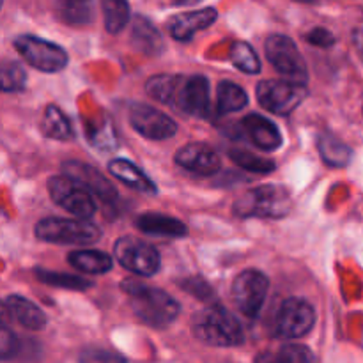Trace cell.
Wrapping results in <instances>:
<instances>
[{
  "label": "cell",
  "instance_id": "cell-33",
  "mask_svg": "<svg viewBox=\"0 0 363 363\" xmlns=\"http://www.w3.org/2000/svg\"><path fill=\"white\" fill-rule=\"evenodd\" d=\"M35 277L39 279V282L48 284V286L64 287V289H87V287L92 286L89 280L80 279V277L66 275V273L46 272V269H35Z\"/></svg>",
  "mask_w": 363,
  "mask_h": 363
},
{
  "label": "cell",
  "instance_id": "cell-13",
  "mask_svg": "<svg viewBox=\"0 0 363 363\" xmlns=\"http://www.w3.org/2000/svg\"><path fill=\"white\" fill-rule=\"evenodd\" d=\"M130 124L137 133L149 140H167L177 133V124L172 117L145 103L131 105Z\"/></svg>",
  "mask_w": 363,
  "mask_h": 363
},
{
  "label": "cell",
  "instance_id": "cell-22",
  "mask_svg": "<svg viewBox=\"0 0 363 363\" xmlns=\"http://www.w3.org/2000/svg\"><path fill=\"white\" fill-rule=\"evenodd\" d=\"M67 262L89 275H105L113 268L112 257L99 250H74L67 255Z\"/></svg>",
  "mask_w": 363,
  "mask_h": 363
},
{
  "label": "cell",
  "instance_id": "cell-37",
  "mask_svg": "<svg viewBox=\"0 0 363 363\" xmlns=\"http://www.w3.org/2000/svg\"><path fill=\"white\" fill-rule=\"evenodd\" d=\"M183 287L188 291V293L195 294L197 298L206 301H211L213 300V289L201 279H190L186 282H183Z\"/></svg>",
  "mask_w": 363,
  "mask_h": 363
},
{
  "label": "cell",
  "instance_id": "cell-23",
  "mask_svg": "<svg viewBox=\"0 0 363 363\" xmlns=\"http://www.w3.org/2000/svg\"><path fill=\"white\" fill-rule=\"evenodd\" d=\"M255 363H315L314 354L301 344H282L275 350L262 351Z\"/></svg>",
  "mask_w": 363,
  "mask_h": 363
},
{
  "label": "cell",
  "instance_id": "cell-28",
  "mask_svg": "<svg viewBox=\"0 0 363 363\" xmlns=\"http://www.w3.org/2000/svg\"><path fill=\"white\" fill-rule=\"evenodd\" d=\"M230 60L240 71L247 74L261 73V59L248 43L236 41L230 46Z\"/></svg>",
  "mask_w": 363,
  "mask_h": 363
},
{
  "label": "cell",
  "instance_id": "cell-40",
  "mask_svg": "<svg viewBox=\"0 0 363 363\" xmlns=\"http://www.w3.org/2000/svg\"><path fill=\"white\" fill-rule=\"evenodd\" d=\"M174 4H177V6H194V4L201 2V0H172Z\"/></svg>",
  "mask_w": 363,
  "mask_h": 363
},
{
  "label": "cell",
  "instance_id": "cell-27",
  "mask_svg": "<svg viewBox=\"0 0 363 363\" xmlns=\"http://www.w3.org/2000/svg\"><path fill=\"white\" fill-rule=\"evenodd\" d=\"M105 28L110 34H119L130 21V4L128 0H101Z\"/></svg>",
  "mask_w": 363,
  "mask_h": 363
},
{
  "label": "cell",
  "instance_id": "cell-25",
  "mask_svg": "<svg viewBox=\"0 0 363 363\" xmlns=\"http://www.w3.org/2000/svg\"><path fill=\"white\" fill-rule=\"evenodd\" d=\"M41 130L46 137L55 138V140H71L73 138V128H71L69 119L55 105L46 106L41 121Z\"/></svg>",
  "mask_w": 363,
  "mask_h": 363
},
{
  "label": "cell",
  "instance_id": "cell-36",
  "mask_svg": "<svg viewBox=\"0 0 363 363\" xmlns=\"http://www.w3.org/2000/svg\"><path fill=\"white\" fill-rule=\"evenodd\" d=\"M305 38H307V41L311 43V45L319 46V48H330L332 45H335V35H333L328 28L323 27L312 28Z\"/></svg>",
  "mask_w": 363,
  "mask_h": 363
},
{
  "label": "cell",
  "instance_id": "cell-38",
  "mask_svg": "<svg viewBox=\"0 0 363 363\" xmlns=\"http://www.w3.org/2000/svg\"><path fill=\"white\" fill-rule=\"evenodd\" d=\"M354 46H357V50L363 57V28H358V30L354 32Z\"/></svg>",
  "mask_w": 363,
  "mask_h": 363
},
{
  "label": "cell",
  "instance_id": "cell-43",
  "mask_svg": "<svg viewBox=\"0 0 363 363\" xmlns=\"http://www.w3.org/2000/svg\"><path fill=\"white\" fill-rule=\"evenodd\" d=\"M2 4H4V0H0V7H2Z\"/></svg>",
  "mask_w": 363,
  "mask_h": 363
},
{
  "label": "cell",
  "instance_id": "cell-20",
  "mask_svg": "<svg viewBox=\"0 0 363 363\" xmlns=\"http://www.w3.org/2000/svg\"><path fill=\"white\" fill-rule=\"evenodd\" d=\"M137 227L145 234L165 238H184L188 234V227L181 220L172 218L162 213H144L137 218Z\"/></svg>",
  "mask_w": 363,
  "mask_h": 363
},
{
  "label": "cell",
  "instance_id": "cell-18",
  "mask_svg": "<svg viewBox=\"0 0 363 363\" xmlns=\"http://www.w3.org/2000/svg\"><path fill=\"white\" fill-rule=\"evenodd\" d=\"M6 308L7 314L21 325L23 328L32 330V332H39L46 326V314L38 307L35 303H32L30 300L23 296H18V294H13L6 300Z\"/></svg>",
  "mask_w": 363,
  "mask_h": 363
},
{
  "label": "cell",
  "instance_id": "cell-8",
  "mask_svg": "<svg viewBox=\"0 0 363 363\" xmlns=\"http://www.w3.org/2000/svg\"><path fill=\"white\" fill-rule=\"evenodd\" d=\"M14 48L32 67L43 73H59L69 62V57L62 46L35 35H18L14 39Z\"/></svg>",
  "mask_w": 363,
  "mask_h": 363
},
{
  "label": "cell",
  "instance_id": "cell-21",
  "mask_svg": "<svg viewBox=\"0 0 363 363\" xmlns=\"http://www.w3.org/2000/svg\"><path fill=\"white\" fill-rule=\"evenodd\" d=\"M108 170L116 179L123 181L126 186L133 188V190L140 191V194L155 195L156 186L151 179L147 177V174L142 169H138L135 163L128 162L124 158H116L108 163Z\"/></svg>",
  "mask_w": 363,
  "mask_h": 363
},
{
  "label": "cell",
  "instance_id": "cell-12",
  "mask_svg": "<svg viewBox=\"0 0 363 363\" xmlns=\"http://www.w3.org/2000/svg\"><path fill=\"white\" fill-rule=\"evenodd\" d=\"M186 116L202 117L209 110V80L202 74L176 78L170 105Z\"/></svg>",
  "mask_w": 363,
  "mask_h": 363
},
{
  "label": "cell",
  "instance_id": "cell-26",
  "mask_svg": "<svg viewBox=\"0 0 363 363\" xmlns=\"http://www.w3.org/2000/svg\"><path fill=\"white\" fill-rule=\"evenodd\" d=\"M216 105H218L220 113L240 112V110H243L248 105V94L243 87H240L234 82H220Z\"/></svg>",
  "mask_w": 363,
  "mask_h": 363
},
{
  "label": "cell",
  "instance_id": "cell-9",
  "mask_svg": "<svg viewBox=\"0 0 363 363\" xmlns=\"http://www.w3.org/2000/svg\"><path fill=\"white\" fill-rule=\"evenodd\" d=\"M307 85L289 80H264L255 89L262 108L277 116H289L307 98Z\"/></svg>",
  "mask_w": 363,
  "mask_h": 363
},
{
  "label": "cell",
  "instance_id": "cell-35",
  "mask_svg": "<svg viewBox=\"0 0 363 363\" xmlns=\"http://www.w3.org/2000/svg\"><path fill=\"white\" fill-rule=\"evenodd\" d=\"M18 351V339L7 326L0 325V360L14 357Z\"/></svg>",
  "mask_w": 363,
  "mask_h": 363
},
{
  "label": "cell",
  "instance_id": "cell-32",
  "mask_svg": "<svg viewBox=\"0 0 363 363\" xmlns=\"http://www.w3.org/2000/svg\"><path fill=\"white\" fill-rule=\"evenodd\" d=\"M27 73L23 66L18 62H4L0 64V91L4 92H18L25 87Z\"/></svg>",
  "mask_w": 363,
  "mask_h": 363
},
{
  "label": "cell",
  "instance_id": "cell-34",
  "mask_svg": "<svg viewBox=\"0 0 363 363\" xmlns=\"http://www.w3.org/2000/svg\"><path fill=\"white\" fill-rule=\"evenodd\" d=\"M80 363H128L117 351L99 346H89L80 353Z\"/></svg>",
  "mask_w": 363,
  "mask_h": 363
},
{
  "label": "cell",
  "instance_id": "cell-17",
  "mask_svg": "<svg viewBox=\"0 0 363 363\" xmlns=\"http://www.w3.org/2000/svg\"><path fill=\"white\" fill-rule=\"evenodd\" d=\"M216 18H218V13L213 7L188 11V13L177 14L169 21V32L177 41H190L197 32L211 27Z\"/></svg>",
  "mask_w": 363,
  "mask_h": 363
},
{
  "label": "cell",
  "instance_id": "cell-30",
  "mask_svg": "<svg viewBox=\"0 0 363 363\" xmlns=\"http://www.w3.org/2000/svg\"><path fill=\"white\" fill-rule=\"evenodd\" d=\"M229 156L238 167H241L243 170H250V172L255 174H269L277 169L273 160L252 155V152L245 151V149H233V151L229 152Z\"/></svg>",
  "mask_w": 363,
  "mask_h": 363
},
{
  "label": "cell",
  "instance_id": "cell-5",
  "mask_svg": "<svg viewBox=\"0 0 363 363\" xmlns=\"http://www.w3.org/2000/svg\"><path fill=\"white\" fill-rule=\"evenodd\" d=\"M266 59L289 82L307 84L308 69L296 43L284 34H272L264 43Z\"/></svg>",
  "mask_w": 363,
  "mask_h": 363
},
{
  "label": "cell",
  "instance_id": "cell-14",
  "mask_svg": "<svg viewBox=\"0 0 363 363\" xmlns=\"http://www.w3.org/2000/svg\"><path fill=\"white\" fill-rule=\"evenodd\" d=\"M176 163L181 169L197 176H213L220 170V156L211 145L204 142H191L176 152Z\"/></svg>",
  "mask_w": 363,
  "mask_h": 363
},
{
  "label": "cell",
  "instance_id": "cell-1",
  "mask_svg": "<svg viewBox=\"0 0 363 363\" xmlns=\"http://www.w3.org/2000/svg\"><path fill=\"white\" fill-rule=\"evenodd\" d=\"M121 289L130 296L135 315L152 328H167L179 315L181 307L169 293L137 280H124Z\"/></svg>",
  "mask_w": 363,
  "mask_h": 363
},
{
  "label": "cell",
  "instance_id": "cell-11",
  "mask_svg": "<svg viewBox=\"0 0 363 363\" xmlns=\"http://www.w3.org/2000/svg\"><path fill=\"white\" fill-rule=\"evenodd\" d=\"M315 325V311L307 300L287 298L282 301L275 319V335L279 339H300Z\"/></svg>",
  "mask_w": 363,
  "mask_h": 363
},
{
  "label": "cell",
  "instance_id": "cell-4",
  "mask_svg": "<svg viewBox=\"0 0 363 363\" xmlns=\"http://www.w3.org/2000/svg\"><path fill=\"white\" fill-rule=\"evenodd\" d=\"M34 234L46 243L91 245L101 238V229L89 220L50 216L35 223Z\"/></svg>",
  "mask_w": 363,
  "mask_h": 363
},
{
  "label": "cell",
  "instance_id": "cell-2",
  "mask_svg": "<svg viewBox=\"0 0 363 363\" xmlns=\"http://www.w3.org/2000/svg\"><path fill=\"white\" fill-rule=\"evenodd\" d=\"M194 333L213 347H236L245 342V332L236 315L222 305L211 303L194 319Z\"/></svg>",
  "mask_w": 363,
  "mask_h": 363
},
{
  "label": "cell",
  "instance_id": "cell-29",
  "mask_svg": "<svg viewBox=\"0 0 363 363\" xmlns=\"http://www.w3.org/2000/svg\"><path fill=\"white\" fill-rule=\"evenodd\" d=\"M57 14L69 25H87L92 21V9L89 2L78 0H57Z\"/></svg>",
  "mask_w": 363,
  "mask_h": 363
},
{
  "label": "cell",
  "instance_id": "cell-19",
  "mask_svg": "<svg viewBox=\"0 0 363 363\" xmlns=\"http://www.w3.org/2000/svg\"><path fill=\"white\" fill-rule=\"evenodd\" d=\"M131 45H133V48L137 52L144 53L147 57L160 55L163 52V48H165L160 30L145 16H137L133 20V27H131Z\"/></svg>",
  "mask_w": 363,
  "mask_h": 363
},
{
  "label": "cell",
  "instance_id": "cell-6",
  "mask_svg": "<svg viewBox=\"0 0 363 363\" xmlns=\"http://www.w3.org/2000/svg\"><path fill=\"white\" fill-rule=\"evenodd\" d=\"M48 194L52 201L55 202L59 208L66 209L73 216L80 220H89L96 211L94 195L82 186L78 181L71 179L67 176H53L48 179Z\"/></svg>",
  "mask_w": 363,
  "mask_h": 363
},
{
  "label": "cell",
  "instance_id": "cell-16",
  "mask_svg": "<svg viewBox=\"0 0 363 363\" xmlns=\"http://www.w3.org/2000/svg\"><path fill=\"white\" fill-rule=\"evenodd\" d=\"M64 176L71 177V179L78 181L84 188H87L94 197L103 199V201H116L117 199V188L103 176L99 170L94 167L87 165L84 162H66L62 165Z\"/></svg>",
  "mask_w": 363,
  "mask_h": 363
},
{
  "label": "cell",
  "instance_id": "cell-24",
  "mask_svg": "<svg viewBox=\"0 0 363 363\" xmlns=\"http://www.w3.org/2000/svg\"><path fill=\"white\" fill-rule=\"evenodd\" d=\"M318 149L319 155H321L323 162L330 167H335V169H342L347 163L351 162V149L347 147L344 142H340L339 138H335L333 135L323 133L318 138Z\"/></svg>",
  "mask_w": 363,
  "mask_h": 363
},
{
  "label": "cell",
  "instance_id": "cell-15",
  "mask_svg": "<svg viewBox=\"0 0 363 363\" xmlns=\"http://www.w3.org/2000/svg\"><path fill=\"white\" fill-rule=\"evenodd\" d=\"M238 126H240L241 135L248 138V142H252V145H255L259 151L273 152L282 145V133L275 126V123L259 113L243 117Z\"/></svg>",
  "mask_w": 363,
  "mask_h": 363
},
{
  "label": "cell",
  "instance_id": "cell-31",
  "mask_svg": "<svg viewBox=\"0 0 363 363\" xmlns=\"http://www.w3.org/2000/svg\"><path fill=\"white\" fill-rule=\"evenodd\" d=\"M176 78L177 74H156V77L147 80L145 92L156 101L163 103V105H170L174 87H176Z\"/></svg>",
  "mask_w": 363,
  "mask_h": 363
},
{
  "label": "cell",
  "instance_id": "cell-3",
  "mask_svg": "<svg viewBox=\"0 0 363 363\" xmlns=\"http://www.w3.org/2000/svg\"><path fill=\"white\" fill-rule=\"evenodd\" d=\"M291 208L289 191L279 184L252 188L234 202V213L243 218H284Z\"/></svg>",
  "mask_w": 363,
  "mask_h": 363
},
{
  "label": "cell",
  "instance_id": "cell-10",
  "mask_svg": "<svg viewBox=\"0 0 363 363\" xmlns=\"http://www.w3.org/2000/svg\"><path fill=\"white\" fill-rule=\"evenodd\" d=\"M269 280L257 269H245L234 279L230 294L241 314L247 318H257L268 296Z\"/></svg>",
  "mask_w": 363,
  "mask_h": 363
},
{
  "label": "cell",
  "instance_id": "cell-39",
  "mask_svg": "<svg viewBox=\"0 0 363 363\" xmlns=\"http://www.w3.org/2000/svg\"><path fill=\"white\" fill-rule=\"evenodd\" d=\"M7 308H6V303H4V301H0V325H2L4 323V319L7 318Z\"/></svg>",
  "mask_w": 363,
  "mask_h": 363
},
{
  "label": "cell",
  "instance_id": "cell-42",
  "mask_svg": "<svg viewBox=\"0 0 363 363\" xmlns=\"http://www.w3.org/2000/svg\"><path fill=\"white\" fill-rule=\"evenodd\" d=\"M78 2H89V0H78Z\"/></svg>",
  "mask_w": 363,
  "mask_h": 363
},
{
  "label": "cell",
  "instance_id": "cell-7",
  "mask_svg": "<svg viewBox=\"0 0 363 363\" xmlns=\"http://www.w3.org/2000/svg\"><path fill=\"white\" fill-rule=\"evenodd\" d=\"M113 255L123 268L138 277L156 275L162 266L158 250L147 241L133 236L119 238L113 245Z\"/></svg>",
  "mask_w": 363,
  "mask_h": 363
},
{
  "label": "cell",
  "instance_id": "cell-41",
  "mask_svg": "<svg viewBox=\"0 0 363 363\" xmlns=\"http://www.w3.org/2000/svg\"><path fill=\"white\" fill-rule=\"evenodd\" d=\"M296 2H303V4H314V2H318V0H296Z\"/></svg>",
  "mask_w": 363,
  "mask_h": 363
}]
</instances>
